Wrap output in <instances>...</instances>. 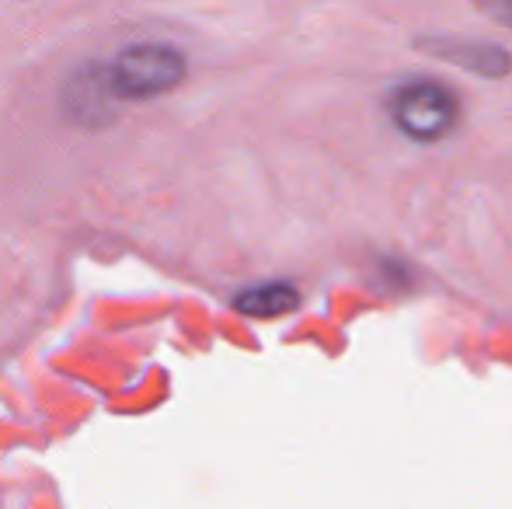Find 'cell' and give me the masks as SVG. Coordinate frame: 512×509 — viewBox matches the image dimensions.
Here are the masks:
<instances>
[{"label": "cell", "instance_id": "3957f363", "mask_svg": "<svg viewBox=\"0 0 512 509\" xmlns=\"http://www.w3.org/2000/svg\"><path fill=\"white\" fill-rule=\"evenodd\" d=\"M422 49H429V53H436L439 60L446 63H457L460 70H467V74L474 77H488V81H495V77H506L512 70V53L502 46H495V42H481V39H425L418 42Z\"/></svg>", "mask_w": 512, "mask_h": 509}, {"label": "cell", "instance_id": "5b68a950", "mask_svg": "<svg viewBox=\"0 0 512 509\" xmlns=\"http://www.w3.org/2000/svg\"><path fill=\"white\" fill-rule=\"evenodd\" d=\"M119 102L108 84L105 67H88L74 77V84L67 88V109L74 112V119H102L105 112H112V105Z\"/></svg>", "mask_w": 512, "mask_h": 509}, {"label": "cell", "instance_id": "277c9868", "mask_svg": "<svg viewBox=\"0 0 512 509\" xmlns=\"http://www.w3.org/2000/svg\"><path fill=\"white\" fill-rule=\"evenodd\" d=\"M234 307L244 314V318H286L300 307V290L286 279H272V283H258L248 286L234 297Z\"/></svg>", "mask_w": 512, "mask_h": 509}, {"label": "cell", "instance_id": "7a4b0ae2", "mask_svg": "<svg viewBox=\"0 0 512 509\" xmlns=\"http://www.w3.org/2000/svg\"><path fill=\"white\" fill-rule=\"evenodd\" d=\"M105 74L119 102H147L175 91L189 74V60L171 42H136L108 63Z\"/></svg>", "mask_w": 512, "mask_h": 509}, {"label": "cell", "instance_id": "6da1fadb", "mask_svg": "<svg viewBox=\"0 0 512 509\" xmlns=\"http://www.w3.org/2000/svg\"><path fill=\"white\" fill-rule=\"evenodd\" d=\"M387 116L408 140L439 143L460 126V98L443 81L411 77V81L394 84L391 98H387Z\"/></svg>", "mask_w": 512, "mask_h": 509}]
</instances>
